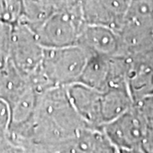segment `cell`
<instances>
[{"instance_id":"6da1fadb","label":"cell","mask_w":153,"mask_h":153,"mask_svg":"<svg viewBox=\"0 0 153 153\" xmlns=\"http://www.w3.org/2000/svg\"><path fill=\"white\" fill-rule=\"evenodd\" d=\"M85 126L67 87H55L40 94L31 117L10 127L9 135L19 152H64Z\"/></svg>"},{"instance_id":"7a4b0ae2","label":"cell","mask_w":153,"mask_h":153,"mask_svg":"<svg viewBox=\"0 0 153 153\" xmlns=\"http://www.w3.org/2000/svg\"><path fill=\"white\" fill-rule=\"evenodd\" d=\"M90 53L79 45L45 48L39 69L33 76L43 90L78 82Z\"/></svg>"},{"instance_id":"3957f363","label":"cell","mask_w":153,"mask_h":153,"mask_svg":"<svg viewBox=\"0 0 153 153\" xmlns=\"http://www.w3.org/2000/svg\"><path fill=\"white\" fill-rule=\"evenodd\" d=\"M79 2L57 9L33 31L44 48H59L78 44L85 26Z\"/></svg>"},{"instance_id":"277c9868","label":"cell","mask_w":153,"mask_h":153,"mask_svg":"<svg viewBox=\"0 0 153 153\" xmlns=\"http://www.w3.org/2000/svg\"><path fill=\"white\" fill-rule=\"evenodd\" d=\"M130 59L128 55L91 54L79 82L100 91L126 87Z\"/></svg>"},{"instance_id":"5b68a950","label":"cell","mask_w":153,"mask_h":153,"mask_svg":"<svg viewBox=\"0 0 153 153\" xmlns=\"http://www.w3.org/2000/svg\"><path fill=\"white\" fill-rule=\"evenodd\" d=\"M102 128L117 152H145L147 124L135 103Z\"/></svg>"},{"instance_id":"8992f818","label":"cell","mask_w":153,"mask_h":153,"mask_svg":"<svg viewBox=\"0 0 153 153\" xmlns=\"http://www.w3.org/2000/svg\"><path fill=\"white\" fill-rule=\"evenodd\" d=\"M45 48L35 32L23 23L11 25L8 57L15 67L30 78L41 65Z\"/></svg>"},{"instance_id":"52a82bcc","label":"cell","mask_w":153,"mask_h":153,"mask_svg":"<svg viewBox=\"0 0 153 153\" xmlns=\"http://www.w3.org/2000/svg\"><path fill=\"white\" fill-rule=\"evenodd\" d=\"M130 0H79L87 24L105 26L120 31L126 18Z\"/></svg>"},{"instance_id":"ba28073f","label":"cell","mask_w":153,"mask_h":153,"mask_svg":"<svg viewBox=\"0 0 153 153\" xmlns=\"http://www.w3.org/2000/svg\"><path fill=\"white\" fill-rule=\"evenodd\" d=\"M69 97L75 109L88 126L102 128V91L97 90L82 82L67 87Z\"/></svg>"},{"instance_id":"9c48e42d","label":"cell","mask_w":153,"mask_h":153,"mask_svg":"<svg viewBox=\"0 0 153 153\" xmlns=\"http://www.w3.org/2000/svg\"><path fill=\"white\" fill-rule=\"evenodd\" d=\"M78 45L90 54L105 56L126 55L119 32L105 26L85 24L79 35Z\"/></svg>"},{"instance_id":"30bf717a","label":"cell","mask_w":153,"mask_h":153,"mask_svg":"<svg viewBox=\"0 0 153 153\" xmlns=\"http://www.w3.org/2000/svg\"><path fill=\"white\" fill-rule=\"evenodd\" d=\"M129 59L127 87L136 103L153 96V69L138 56H129Z\"/></svg>"},{"instance_id":"8fae6325","label":"cell","mask_w":153,"mask_h":153,"mask_svg":"<svg viewBox=\"0 0 153 153\" xmlns=\"http://www.w3.org/2000/svg\"><path fill=\"white\" fill-rule=\"evenodd\" d=\"M64 152L112 153L117 151L105 134L103 128L85 126L71 141L68 142Z\"/></svg>"},{"instance_id":"7c38bea8","label":"cell","mask_w":153,"mask_h":153,"mask_svg":"<svg viewBox=\"0 0 153 153\" xmlns=\"http://www.w3.org/2000/svg\"><path fill=\"white\" fill-rule=\"evenodd\" d=\"M30 87L29 78L22 74L10 59L0 66V100L7 102L9 106Z\"/></svg>"},{"instance_id":"4fadbf2b","label":"cell","mask_w":153,"mask_h":153,"mask_svg":"<svg viewBox=\"0 0 153 153\" xmlns=\"http://www.w3.org/2000/svg\"><path fill=\"white\" fill-rule=\"evenodd\" d=\"M133 105L134 100L127 85L102 91V116L105 125L123 114Z\"/></svg>"}]
</instances>
